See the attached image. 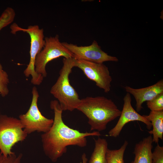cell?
Segmentation results:
<instances>
[{"label":"cell","instance_id":"ac0fdd59","mask_svg":"<svg viewBox=\"0 0 163 163\" xmlns=\"http://www.w3.org/2000/svg\"><path fill=\"white\" fill-rule=\"evenodd\" d=\"M146 104L151 111L163 110V92L152 99L147 101Z\"/></svg>","mask_w":163,"mask_h":163},{"label":"cell","instance_id":"e0dca14e","mask_svg":"<svg viewBox=\"0 0 163 163\" xmlns=\"http://www.w3.org/2000/svg\"><path fill=\"white\" fill-rule=\"evenodd\" d=\"M9 80L7 72L3 69L0 63V94L3 97L8 95L9 90L8 87Z\"/></svg>","mask_w":163,"mask_h":163},{"label":"cell","instance_id":"6da1fadb","mask_svg":"<svg viewBox=\"0 0 163 163\" xmlns=\"http://www.w3.org/2000/svg\"><path fill=\"white\" fill-rule=\"evenodd\" d=\"M50 107L54 113L53 122L50 129L43 133L41 138L44 152L53 162H56L67 152L68 146L84 147L87 145V137L101 135L98 131L81 132L67 126L63 120V111L57 100L51 101Z\"/></svg>","mask_w":163,"mask_h":163},{"label":"cell","instance_id":"9a60e30c","mask_svg":"<svg viewBox=\"0 0 163 163\" xmlns=\"http://www.w3.org/2000/svg\"><path fill=\"white\" fill-rule=\"evenodd\" d=\"M128 144L127 141L125 140L118 149L108 148L106 155L107 163H124V155Z\"/></svg>","mask_w":163,"mask_h":163},{"label":"cell","instance_id":"9c48e42d","mask_svg":"<svg viewBox=\"0 0 163 163\" xmlns=\"http://www.w3.org/2000/svg\"><path fill=\"white\" fill-rule=\"evenodd\" d=\"M62 43L72 53L73 57L76 59L97 63H103L107 61L117 62L118 61L117 57L109 55L103 51L95 40H94L91 45L85 46H78L65 42Z\"/></svg>","mask_w":163,"mask_h":163},{"label":"cell","instance_id":"7402d4cb","mask_svg":"<svg viewBox=\"0 0 163 163\" xmlns=\"http://www.w3.org/2000/svg\"><path fill=\"white\" fill-rule=\"evenodd\" d=\"M4 156L0 153V163H2Z\"/></svg>","mask_w":163,"mask_h":163},{"label":"cell","instance_id":"4fadbf2b","mask_svg":"<svg viewBox=\"0 0 163 163\" xmlns=\"http://www.w3.org/2000/svg\"><path fill=\"white\" fill-rule=\"evenodd\" d=\"M143 116L151 122L153 129L148 132L153 135V142L158 143L159 139L163 140V110L151 111L148 115Z\"/></svg>","mask_w":163,"mask_h":163},{"label":"cell","instance_id":"52a82bcc","mask_svg":"<svg viewBox=\"0 0 163 163\" xmlns=\"http://www.w3.org/2000/svg\"><path fill=\"white\" fill-rule=\"evenodd\" d=\"M44 40V47L36 56L34 64L35 72L44 78L47 76L46 67L49 62L60 57H73L72 53L60 41L58 35L46 37Z\"/></svg>","mask_w":163,"mask_h":163},{"label":"cell","instance_id":"7c38bea8","mask_svg":"<svg viewBox=\"0 0 163 163\" xmlns=\"http://www.w3.org/2000/svg\"><path fill=\"white\" fill-rule=\"evenodd\" d=\"M153 142L152 137L150 135L136 143L133 152L135 158L131 163H152Z\"/></svg>","mask_w":163,"mask_h":163},{"label":"cell","instance_id":"ffe728a7","mask_svg":"<svg viewBox=\"0 0 163 163\" xmlns=\"http://www.w3.org/2000/svg\"><path fill=\"white\" fill-rule=\"evenodd\" d=\"M22 156L21 153L17 155L13 152L7 157L4 156L2 163H21Z\"/></svg>","mask_w":163,"mask_h":163},{"label":"cell","instance_id":"30bf717a","mask_svg":"<svg viewBox=\"0 0 163 163\" xmlns=\"http://www.w3.org/2000/svg\"><path fill=\"white\" fill-rule=\"evenodd\" d=\"M124 104L119 119L115 126L108 132L109 136L116 138L118 136L125 125L130 121H138L143 122L150 130L152 125L151 122L143 115L136 111L131 104L130 94L127 93L123 98Z\"/></svg>","mask_w":163,"mask_h":163},{"label":"cell","instance_id":"7a4b0ae2","mask_svg":"<svg viewBox=\"0 0 163 163\" xmlns=\"http://www.w3.org/2000/svg\"><path fill=\"white\" fill-rule=\"evenodd\" d=\"M87 117L91 131L104 130L107 124L120 115L121 111L111 99L103 96L81 99L76 108Z\"/></svg>","mask_w":163,"mask_h":163},{"label":"cell","instance_id":"5bb4252c","mask_svg":"<svg viewBox=\"0 0 163 163\" xmlns=\"http://www.w3.org/2000/svg\"><path fill=\"white\" fill-rule=\"evenodd\" d=\"M94 141L95 146L89 163H107L106 155L108 143L106 139L98 137Z\"/></svg>","mask_w":163,"mask_h":163},{"label":"cell","instance_id":"277c9868","mask_svg":"<svg viewBox=\"0 0 163 163\" xmlns=\"http://www.w3.org/2000/svg\"><path fill=\"white\" fill-rule=\"evenodd\" d=\"M11 33L15 34L18 31H21L28 34L30 39V60L27 67L24 70V73L26 77L31 75V82L35 85H39L42 82L44 77L37 74L35 71L34 64L36 56L44 47L45 41L43 30L40 28L37 25L29 26L27 28L19 27L16 23L10 26Z\"/></svg>","mask_w":163,"mask_h":163},{"label":"cell","instance_id":"5b68a950","mask_svg":"<svg viewBox=\"0 0 163 163\" xmlns=\"http://www.w3.org/2000/svg\"><path fill=\"white\" fill-rule=\"evenodd\" d=\"M27 135L19 119L6 115H1L0 153L4 157L12 154L14 145L24 140Z\"/></svg>","mask_w":163,"mask_h":163},{"label":"cell","instance_id":"8992f818","mask_svg":"<svg viewBox=\"0 0 163 163\" xmlns=\"http://www.w3.org/2000/svg\"><path fill=\"white\" fill-rule=\"evenodd\" d=\"M32 101L28 110L25 113L20 115L19 119L27 135L35 132L45 133L51 127L53 119L44 116L39 109L37 102L39 95L36 87L32 88Z\"/></svg>","mask_w":163,"mask_h":163},{"label":"cell","instance_id":"8fae6325","mask_svg":"<svg viewBox=\"0 0 163 163\" xmlns=\"http://www.w3.org/2000/svg\"><path fill=\"white\" fill-rule=\"evenodd\" d=\"M124 88L127 93L134 96L136 101V110L139 112L143 108L142 104L144 102L152 99L163 92V81L161 80L152 85L145 88H134L126 86Z\"/></svg>","mask_w":163,"mask_h":163},{"label":"cell","instance_id":"ba28073f","mask_svg":"<svg viewBox=\"0 0 163 163\" xmlns=\"http://www.w3.org/2000/svg\"><path fill=\"white\" fill-rule=\"evenodd\" d=\"M75 67L81 69L89 79L94 82L105 92L110 91L112 78L108 68L103 63L75 59Z\"/></svg>","mask_w":163,"mask_h":163},{"label":"cell","instance_id":"d6986e66","mask_svg":"<svg viewBox=\"0 0 163 163\" xmlns=\"http://www.w3.org/2000/svg\"><path fill=\"white\" fill-rule=\"evenodd\" d=\"M157 144L152 152V163H163V147Z\"/></svg>","mask_w":163,"mask_h":163},{"label":"cell","instance_id":"3957f363","mask_svg":"<svg viewBox=\"0 0 163 163\" xmlns=\"http://www.w3.org/2000/svg\"><path fill=\"white\" fill-rule=\"evenodd\" d=\"M75 60L73 57L63 58L59 76L50 90L63 111H72L76 109L81 101L78 93L70 84L69 78L72 68L75 67Z\"/></svg>","mask_w":163,"mask_h":163},{"label":"cell","instance_id":"44dd1931","mask_svg":"<svg viewBox=\"0 0 163 163\" xmlns=\"http://www.w3.org/2000/svg\"><path fill=\"white\" fill-rule=\"evenodd\" d=\"M82 163H87L88 159L86 154L84 153L82 156Z\"/></svg>","mask_w":163,"mask_h":163},{"label":"cell","instance_id":"2e32d148","mask_svg":"<svg viewBox=\"0 0 163 163\" xmlns=\"http://www.w3.org/2000/svg\"><path fill=\"white\" fill-rule=\"evenodd\" d=\"M14 10L10 7L6 8L0 16V31L12 23L15 16Z\"/></svg>","mask_w":163,"mask_h":163},{"label":"cell","instance_id":"603a6c76","mask_svg":"<svg viewBox=\"0 0 163 163\" xmlns=\"http://www.w3.org/2000/svg\"><path fill=\"white\" fill-rule=\"evenodd\" d=\"M1 112H0V116H1Z\"/></svg>","mask_w":163,"mask_h":163}]
</instances>
